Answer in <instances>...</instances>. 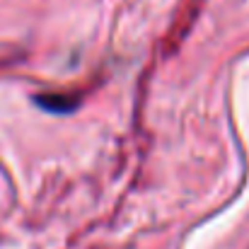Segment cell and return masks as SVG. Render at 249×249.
Here are the masks:
<instances>
[{
	"mask_svg": "<svg viewBox=\"0 0 249 249\" xmlns=\"http://www.w3.org/2000/svg\"><path fill=\"white\" fill-rule=\"evenodd\" d=\"M36 102H39L44 109H51V111H71V109L75 107V102H71V97H61V94H51V97L41 94Z\"/></svg>",
	"mask_w": 249,
	"mask_h": 249,
	"instance_id": "1",
	"label": "cell"
}]
</instances>
